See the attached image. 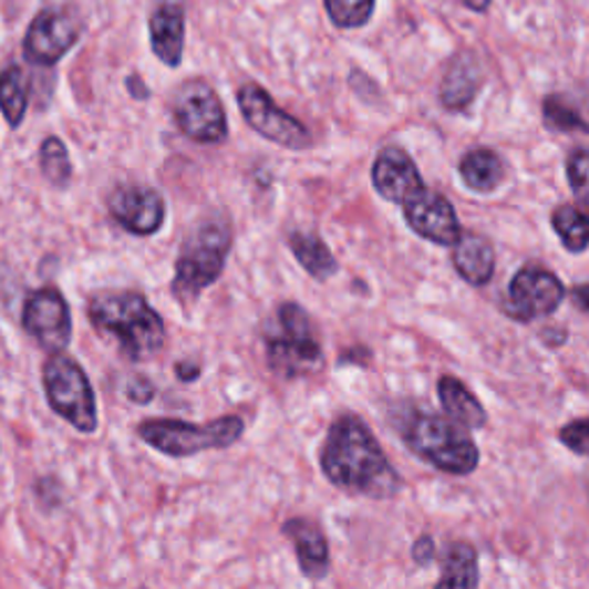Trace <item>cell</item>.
Returning <instances> with one entry per match:
<instances>
[{
    "label": "cell",
    "mask_w": 589,
    "mask_h": 589,
    "mask_svg": "<svg viewBox=\"0 0 589 589\" xmlns=\"http://www.w3.org/2000/svg\"><path fill=\"white\" fill-rule=\"evenodd\" d=\"M283 537L292 544L298 565L304 578L309 580H326L332 569L330 544L322 529L309 518H290L281 527Z\"/></svg>",
    "instance_id": "obj_16"
},
{
    "label": "cell",
    "mask_w": 589,
    "mask_h": 589,
    "mask_svg": "<svg viewBox=\"0 0 589 589\" xmlns=\"http://www.w3.org/2000/svg\"><path fill=\"white\" fill-rule=\"evenodd\" d=\"M83 23L76 12L65 8L42 10L23 38V55L28 63L51 68L79 42Z\"/></svg>",
    "instance_id": "obj_11"
},
{
    "label": "cell",
    "mask_w": 589,
    "mask_h": 589,
    "mask_svg": "<svg viewBox=\"0 0 589 589\" xmlns=\"http://www.w3.org/2000/svg\"><path fill=\"white\" fill-rule=\"evenodd\" d=\"M585 290H587V286L585 283H580L576 290H574V300L578 302V309L582 311V313H587V294H585Z\"/></svg>",
    "instance_id": "obj_36"
},
{
    "label": "cell",
    "mask_w": 589,
    "mask_h": 589,
    "mask_svg": "<svg viewBox=\"0 0 589 589\" xmlns=\"http://www.w3.org/2000/svg\"><path fill=\"white\" fill-rule=\"evenodd\" d=\"M108 213L130 235L151 238L166 221V200L155 187L121 185L108 196Z\"/></svg>",
    "instance_id": "obj_13"
},
{
    "label": "cell",
    "mask_w": 589,
    "mask_h": 589,
    "mask_svg": "<svg viewBox=\"0 0 589 589\" xmlns=\"http://www.w3.org/2000/svg\"><path fill=\"white\" fill-rule=\"evenodd\" d=\"M458 175L469 192L490 194L505 183L507 166L490 147H475L458 162Z\"/></svg>",
    "instance_id": "obj_21"
},
{
    "label": "cell",
    "mask_w": 589,
    "mask_h": 589,
    "mask_svg": "<svg viewBox=\"0 0 589 589\" xmlns=\"http://www.w3.org/2000/svg\"><path fill=\"white\" fill-rule=\"evenodd\" d=\"M136 435L147 447L168 458H192L203 452L228 450L245 435V420L224 415L208 424L183 420H145L136 426Z\"/></svg>",
    "instance_id": "obj_6"
},
{
    "label": "cell",
    "mask_w": 589,
    "mask_h": 589,
    "mask_svg": "<svg viewBox=\"0 0 589 589\" xmlns=\"http://www.w3.org/2000/svg\"><path fill=\"white\" fill-rule=\"evenodd\" d=\"M93 328L113 339L130 362L155 360L166 343V322L141 292L108 290L87 302Z\"/></svg>",
    "instance_id": "obj_2"
},
{
    "label": "cell",
    "mask_w": 589,
    "mask_h": 589,
    "mask_svg": "<svg viewBox=\"0 0 589 589\" xmlns=\"http://www.w3.org/2000/svg\"><path fill=\"white\" fill-rule=\"evenodd\" d=\"M320 469L332 486L348 495L388 499L401 488L399 473L375 433L350 412L332 422L320 450Z\"/></svg>",
    "instance_id": "obj_1"
},
{
    "label": "cell",
    "mask_w": 589,
    "mask_h": 589,
    "mask_svg": "<svg viewBox=\"0 0 589 589\" xmlns=\"http://www.w3.org/2000/svg\"><path fill=\"white\" fill-rule=\"evenodd\" d=\"M23 330L44 350L63 352L72 341V313L58 288H40L23 304Z\"/></svg>",
    "instance_id": "obj_12"
},
{
    "label": "cell",
    "mask_w": 589,
    "mask_h": 589,
    "mask_svg": "<svg viewBox=\"0 0 589 589\" xmlns=\"http://www.w3.org/2000/svg\"><path fill=\"white\" fill-rule=\"evenodd\" d=\"M437 399L447 417L465 428H484L488 424V412L482 401L467 390L465 382L454 375H440Z\"/></svg>",
    "instance_id": "obj_20"
},
{
    "label": "cell",
    "mask_w": 589,
    "mask_h": 589,
    "mask_svg": "<svg viewBox=\"0 0 589 589\" xmlns=\"http://www.w3.org/2000/svg\"><path fill=\"white\" fill-rule=\"evenodd\" d=\"M396 428L405 447L440 473L467 477L479 467L482 454L475 440L469 437L465 426L445 415L410 407L396 422Z\"/></svg>",
    "instance_id": "obj_3"
},
{
    "label": "cell",
    "mask_w": 589,
    "mask_h": 589,
    "mask_svg": "<svg viewBox=\"0 0 589 589\" xmlns=\"http://www.w3.org/2000/svg\"><path fill=\"white\" fill-rule=\"evenodd\" d=\"M544 125L550 132L571 134V132H587L585 117L580 111L562 95H548L544 100Z\"/></svg>",
    "instance_id": "obj_27"
},
{
    "label": "cell",
    "mask_w": 589,
    "mask_h": 589,
    "mask_svg": "<svg viewBox=\"0 0 589 589\" xmlns=\"http://www.w3.org/2000/svg\"><path fill=\"white\" fill-rule=\"evenodd\" d=\"M262 341L265 358H268L272 373L281 380L313 375L326 364L316 322L298 302H283L277 307Z\"/></svg>",
    "instance_id": "obj_5"
},
{
    "label": "cell",
    "mask_w": 589,
    "mask_h": 589,
    "mask_svg": "<svg viewBox=\"0 0 589 589\" xmlns=\"http://www.w3.org/2000/svg\"><path fill=\"white\" fill-rule=\"evenodd\" d=\"M127 91H130V95L134 97V100H147V97H151V87H147L143 81H141V76H130L127 81Z\"/></svg>",
    "instance_id": "obj_35"
},
{
    "label": "cell",
    "mask_w": 589,
    "mask_h": 589,
    "mask_svg": "<svg viewBox=\"0 0 589 589\" xmlns=\"http://www.w3.org/2000/svg\"><path fill=\"white\" fill-rule=\"evenodd\" d=\"M238 106L247 125L270 143L288 147V151H307V147H311L313 136L309 127L281 106H277L270 93L258 83H245L240 87Z\"/></svg>",
    "instance_id": "obj_9"
},
{
    "label": "cell",
    "mask_w": 589,
    "mask_h": 589,
    "mask_svg": "<svg viewBox=\"0 0 589 589\" xmlns=\"http://www.w3.org/2000/svg\"><path fill=\"white\" fill-rule=\"evenodd\" d=\"M452 262H454V270L465 283L479 288V286L490 283L495 275L497 256H495L493 245L484 238V235L463 232L454 245Z\"/></svg>",
    "instance_id": "obj_19"
},
{
    "label": "cell",
    "mask_w": 589,
    "mask_h": 589,
    "mask_svg": "<svg viewBox=\"0 0 589 589\" xmlns=\"http://www.w3.org/2000/svg\"><path fill=\"white\" fill-rule=\"evenodd\" d=\"M567 298L565 283L559 277L541 265H523V268L512 277L507 298H505V313L518 322H533L537 318L552 316L562 307Z\"/></svg>",
    "instance_id": "obj_10"
},
{
    "label": "cell",
    "mask_w": 589,
    "mask_h": 589,
    "mask_svg": "<svg viewBox=\"0 0 589 589\" xmlns=\"http://www.w3.org/2000/svg\"><path fill=\"white\" fill-rule=\"evenodd\" d=\"M559 442H562V445L576 456L585 458L589 445V422L585 417L569 422L567 426H562V431H559Z\"/></svg>",
    "instance_id": "obj_30"
},
{
    "label": "cell",
    "mask_w": 589,
    "mask_h": 589,
    "mask_svg": "<svg viewBox=\"0 0 589 589\" xmlns=\"http://www.w3.org/2000/svg\"><path fill=\"white\" fill-rule=\"evenodd\" d=\"M493 0H463V6L473 12H486L490 8Z\"/></svg>",
    "instance_id": "obj_37"
},
{
    "label": "cell",
    "mask_w": 589,
    "mask_h": 589,
    "mask_svg": "<svg viewBox=\"0 0 589 589\" xmlns=\"http://www.w3.org/2000/svg\"><path fill=\"white\" fill-rule=\"evenodd\" d=\"M157 396V390L153 385V380H147L145 375H134L127 385V399L136 405H147Z\"/></svg>",
    "instance_id": "obj_31"
},
{
    "label": "cell",
    "mask_w": 589,
    "mask_h": 589,
    "mask_svg": "<svg viewBox=\"0 0 589 589\" xmlns=\"http://www.w3.org/2000/svg\"><path fill=\"white\" fill-rule=\"evenodd\" d=\"M40 166L44 178L53 187H68L72 180V162L65 143L58 136H49L40 147Z\"/></svg>",
    "instance_id": "obj_26"
},
{
    "label": "cell",
    "mask_w": 589,
    "mask_h": 589,
    "mask_svg": "<svg viewBox=\"0 0 589 589\" xmlns=\"http://www.w3.org/2000/svg\"><path fill=\"white\" fill-rule=\"evenodd\" d=\"M541 341L548 348H559V345H565L567 332L562 328H546V330H541Z\"/></svg>",
    "instance_id": "obj_34"
},
{
    "label": "cell",
    "mask_w": 589,
    "mask_h": 589,
    "mask_svg": "<svg viewBox=\"0 0 589 589\" xmlns=\"http://www.w3.org/2000/svg\"><path fill=\"white\" fill-rule=\"evenodd\" d=\"M44 394L55 415H61L81 433H95L100 424L95 390L81 364L65 355L51 352L44 364Z\"/></svg>",
    "instance_id": "obj_7"
},
{
    "label": "cell",
    "mask_w": 589,
    "mask_h": 589,
    "mask_svg": "<svg viewBox=\"0 0 589 589\" xmlns=\"http://www.w3.org/2000/svg\"><path fill=\"white\" fill-rule=\"evenodd\" d=\"M200 373H203V369L196 362H178V364H175V375H178V380H183V382H196L200 378Z\"/></svg>",
    "instance_id": "obj_33"
},
{
    "label": "cell",
    "mask_w": 589,
    "mask_h": 589,
    "mask_svg": "<svg viewBox=\"0 0 589 589\" xmlns=\"http://www.w3.org/2000/svg\"><path fill=\"white\" fill-rule=\"evenodd\" d=\"M232 247L230 221L221 215L203 219L187 235L173 275V298L183 307H194L200 294L215 286L224 270Z\"/></svg>",
    "instance_id": "obj_4"
},
{
    "label": "cell",
    "mask_w": 589,
    "mask_h": 589,
    "mask_svg": "<svg viewBox=\"0 0 589 589\" xmlns=\"http://www.w3.org/2000/svg\"><path fill=\"white\" fill-rule=\"evenodd\" d=\"M371 180L380 198L396 205H403L426 187L415 159L399 145H388L378 153L371 168Z\"/></svg>",
    "instance_id": "obj_15"
},
{
    "label": "cell",
    "mask_w": 589,
    "mask_h": 589,
    "mask_svg": "<svg viewBox=\"0 0 589 589\" xmlns=\"http://www.w3.org/2000/svg\"><path fill=\"white\" fill-rule=\"evenodd\" d=\"M185 10L175 3L159 6L151 17V46L159 61L175 70L185 55Z\"/></svg>",
    "instance_id": "obj_18"
},
{
    "label": "cell",
    "mask_w": 589,
    "mask_h": 589,
    "mask_svg": "<svg viewBox=\"0 0 589 589\" xmlns=\"http://www.w3.org/2000/svg\"><path fill=\"white\" fill-rule=\"evenodd\" d=\"M479 585V555L473 544L452 541L440 557V578L435 587L473 589Z\"/></svg>",
    "instance_id": "obj_22"
},
{
    "label": "cell",
    "mask_w": 589,
    "mask_h": 589,
    "mask_svg": "<svg viewBox=\"0 0 589 589\" xmlns=\"http://www.w3.org/2000/svg\"><path fill=\"white\" fill-rule=\"evenodd\" d=\"M375 0H326L328 17L337 28L355 31L371 21Z\"/></svg>",
    "instance_id": "obj_28"
},
{
    "label": "cell",
    "mask_w": 589,
    "mask_h": 589,
    "mask_svg": "<svg viewBox=\"0 0 589 589\" xmlns=\"http://www.w3.org/2000/svg\"><path fill=\"white\" fill-rule=\"evenodd\" d=\"M288 249L292 251L294 260H298L304 272L318 281H328L339 272V262L332 254V249L326 245L318 232H304L294 230L288 235Z\"/></svg>",
    "instance_id": "obj_23"
},
{
    "label": "cell",
    "mask_w": 589,
    "mask_h": 589,
    "mask_svg": "<svg viewBox=\"0 0 589 589\" xmlns=\"http://www.w3.org/2000/svg\"><path fill=\"white\" fill-rule=\"evenodd\" d=\"M403 219L412 232L440 247H454L463 235L452 200L428 187L403 203Z\"/></svg>",
    "instance_id": "obj_14"
},
{
    "label": "cell",
    "mask_w": 589,
    "mask_h": 589,
    "mask_svg": "<svg viewBox=\"0 0 589 589\" xmlns=\"http://www.w3.org/2000/svg\"><path fill=\"white\" fill-rule=\"evenodd\" d=\"M28 108V85L19 68L0 72V111H3L10 127H19Z\"/></svg>",
    "instance_id": "obj_25"
},
{
    "label": "cell",
    "mask_w": 589,
    "mask_h": 589,
    "mask_svg": "<svg viewBox=\"0 0 589 589\" xmlns=\"http://www.w3.org/2000/svg\"><path fill=\"white\" fill-rule=\"evenodd\" d=\"M173 117L178 130L194 143L219 145L228 138V117L215 87L203 79H189L173 95Z\"/></svg>",
    "instance_id": "obj_8"
},
{
    "label": "cell",
    "mask_w": 589,
    "mask_h": 589,
    "mask_svg": "<svg viewBox=\"0 0 589 589\" xmlns=\"http://www.w3.org/2000/svg\"><path fill=\"white\" fill-rule=\"evenodd\" d=\"M550 226L557 232V238L562 240L565 249L571 254H585L589 245V232H587V215L580 210L578 205L567 203L559 205L550 215Z\"/></svg>",
    "instance_id": "obj_24"
},
{
    "label": "cell",
    "mask_w": 589,
    "mask_h": 589,
    "mask_svg": "<svg viewBox=\"0 0 589 589\" xmlns=\"http://www.w3.org/2000/svg\"><path fill=\"white\" fill-rule=\"evenodd\" d=\"M412 559L417 567H428L435 559V539L431 535H422L412 546Z\"/></svg>",
    "instance_id": "obj_32"
},
{
    "label": "cell",
    "mask_w": 589,
    "mask_h": 589,
    "mask_svg": "<svg viewBox=\"0 0 589 589\" xmlns=\"http://www.w3.org/2000/svg\"><path fill=\"white\" fill-rule=\"evenodd\" d=\"M484 81L482 63L473 51H463L454 55V61L447 65L445 76L440 81V104L447 111H465L475 102L479 87Z\"/></svg>",
    "instance_id": "obj_17"
},
{
    "label": "cell",
    "mask_w": 589,
    "mask_h": 589,
    "mask_svg": "<svg viewBox=\"0 0 589 589\" xmlns=\"http://www.w3.org/2000/svg\"><path fill=\"white\" fill-rule=\"evenodd\" d=\"M587 175H589V155L587 147H576L567 157V183L578 194L585 196L587 192Z\"/></svg>",
    "instance_id": "obj_29"
}]
</instances>
